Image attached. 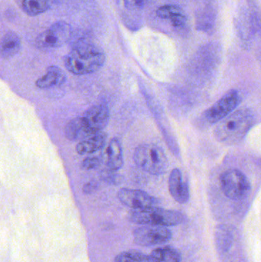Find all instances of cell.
I'll list each match as a JSON object with an SVG mask.
<instances>
[{
    "instance_id": "7",
    "label": "cell",
    "mask_w": 261,
    "mask_h": 262,
    "mask_svg": "<svg viewBox=\"0 0 261 262\" xmlns=\"http://www.w3.org/2000/svg\"><path fill=\"white\" fill-rule=\"evenodd\" d=\"M240 103L239 92L236 90L229 91L205 112V119L209 124H217L232 113Z\"/></svg>"
},
{
    "instance_id": "21",
    "label": "cell",
    "mask_w": 261,
    "mask_h": 262,
    "mask_svg": "<svg viewBox=\"0 0 261 262\" xmlns=\"http://www.w3.org/2000/svg\"><path fill=\"white\" fill-rule=\"evenodd\" d=\"M183 13L182 9L175 5H165L161 6L156 11V15L163 19H173L174 17Z\"/></svg>"
},
{
    "instance_id": "8",
    "label": "cell",
    "mask_w": 261,
    "mask_h": 262,
    "mask_svg": "<svg viewBox=\"0 0 261 262\" xmlns=\"http://www.w3.org/2000/svg\"><path fill=\"white\" fill-rule=\"evenodd\" d=\"M173 237L171 231L167 227L156 226H143L133 232L134 243L144 247L165 244Z\"/></svg>"
},
{
    "instance_id": "18",
    "label": "cell",
    "mask_w": 261,
    "mask_h": 262,
    "mask_svg": "<svg viewBox=\"0 0 261 262\" xmlns=\"http://www.w3.org/2000/svg\"><path fill=\"white\" fill-rule=\"evenodd\" d=\"M233 237L231 229L225 225H219L215 231V240L218 250L222 253L228 252L232 246Z\"/></svg>"
},
{
    "instance_id": "9",
    "label": "cell",
    "mask_w": 261,
    "mask_h": 262,
    "mask_svg": "<svg viewBox=\"0 0 261 262\" xmlns=\"http://www.w3.org/2000/svg\"><path fill=\"white\" fill-rule=\"evenodd\" d=\"M87 132L90 135L101 132L109 124L110 112L104 104L93 106L82 116Z\"/></svg>"
},
{
    "instance_id": "1",
    "label": "cell",
    "mask_w": 261,
    "mask_h": 262,
    "mask_svg": "<svg viewBox=\"0 0 261 262\" xmlns=\"http://www.w3.org/2000/svg\"><path fill=\"white\" fill-rule=\"evenodd\" d=\"M105 61V55L99 48L90 43L80 42L64 58V66L74 75H88L100 70Z\"/></svg>"
},
{
    "instance_id": "3",
    "label": "cell",
    "mask_w": 261,
    "mask_h": 262,
    "mask_svg": "<svg viewBox=\"0 0 261 262\" xmlns=\"http://www.w3.org/2000/svg\"><path fill=\"white\" fill-rule=\"evenodd\" d=\"M130 221L141 226H175L185 221V216L178 211L168 210L162 208H146L133 209L129 214Z\"/></svg>"
},
{
    "instance_id": "22",
    "label": "cell",
    "mask_w": 261,
    "mask_h": 262,
    "mask_svg": "<svg viewBox=\"0 0 261 262\" xmlns=\"http://www.w3.org/2000/svg\"><path fill=\"white\" fill-rule=\"evenodd\" d=\"M101 165V160L97 157H88L84 159L81 163V168L84 169H93L98 168Z\"/></svg>"
},
{
    "instance_id": "16",
    "label": "cell",
    "mask_w": 261,
    "mask_h": 262,
    "mask_svg": "<svg viewBox=\"0 0 261 262\" xmlns=\"http://www.w3.org/2000/svg\"><path fill=\"white\" fill-rule=\"evenodd\" d=\"M64 134H65L66 138L70 141L82 140L90 136L86 128L82 117H78L75 119H72L66 125Z\"/></svg>"
},
{
    "instance_id": "5",
    "label": "cell",
    "mask_w": 261,
    "mask_h": 262,
    "mask_svg": "<svg viewBox=\"0 0 261 262\" xmlns=\"http://www.w3.org/2000/svg\"><path fill=\"white\" fill-rule=\"evenodd\" d=\"M220 184L225 196L231 200H242L251 190L249 180L242 171L237 169L224 172L220 177Z\"/></svg>"
},
{
    "instance_id": "6",
    "label": "cell",
    "mask_w": 261,
    "mask_h": 262,
    "mask_svg": "<svg viewBox=\"0 0 261 262\" xmlns=\"http://www.w3.org/2000/svg\"><path fill=\"white\" fill-rule=\"evenodd\" d=\"M70 35V25L64 21H58L38 35L36 45L40 49H56L65 44Z\"/></svg>"
},
{
    "instance_id": "14",
    "label": "cell",
    "mask_w": 261,
    "mask_h": 262,
    "mask_svg": "<svg viewBox=\"0 0 261 262\" xmlns=\"http://www.w3.org/2000/svg\"><path fill=\"white\" fill-rule=\"evenodd\" d=\"M65 79V75L61 69L56 66H51L48 69L45 75L37 80L35 84L38 89H50L64 84Z\"/></svg>"
},
{
    "instance_id": "10",
    "label": "cell",
    "mask_w": 261,
    "mask_h": 262,
    "mask_svg": "<svg viewBox=\"0 0 261 262\" xmlns=\"http://www.w3.org/2000/svg\"><path fill=\"white\" fill-rule=\"evenodd\" d=\"M117 197L123 204L132 209L153 207L157 203L154 197L138 189H121L118 192Z\"/></svg>"
},
{
    "instance_id": "19",
    "label": "cell",
    "mask_w": 261,
    "mask_h": 262,
    "mask_svg": "<svg viewBox=\"0 0 261 262\" xmlns=\"http://www.w3.org/2000/svg\"><path fill=\"white\" fill-rule=\"evenodd\" d=\"M56 0H23L22 7L28 15L35 16L50 9Z\"/></svg>"
},
{
    "instance_id": "4",
    "label": "cell",
    "mask_w": 261,
    "mask_h": 262,
    "mask_svg": "<svg viewBox=\"0 0 261 262\" xmlns=\"http://www.w3.org/2000/svg\"><path fill=\"white\" fill-rule=\"evenodd\" d=\"M133 158L139 169L152 175L165 173L169 167L167 154L156 145H139L135 149Z\"/></svg>"
},
{
    "instance_id": "11",
    "label": "cell",
    "mask_w": 261,
    "mask_h": 262,
    "mask_svg": "<svg viewBox=\"0 0 261 262\" xmlns=\"http://www.w3.org/2000/svg\"><path fill=\"white\" fill-rule=\"evenodd\" d=\"M169 190L173 198L181 204H185L189 200V186L184 181L180 169H173L169 177Z\"/></svg>"
},
{
    "instance_id": "20",
    "label": "cell",
    "mask_w": 261,
    "mask_h": 262,
    "mask_svg": "<svg viewBox=\"0 0 261 262\" xmlns=\"http://www.w3.org/2000/svg\"><path fill=\"white\" fill-rule=\"evenodd\" d=\"M147 255L136 250L125 251L115 258L114 262H147Z\"/></svg>"
},
{
    "instance_id": "24",
    "label": "cell",
    "mask_w": 261,
    "mask_h": 262,
    "mask_svg": "<svg viewBox=\"0 0 261 262\" xmlns=\"http://www.w3.org/2000/svg\"><path fill=\"white\" fill-rule=\"evenodd\" d=\"M98 188V183L95 182H89V183H86L83 187V192L86 194H90L92 192H94Z\"/></svg>"
},
{
    "instance_id": "13",
    "label": "cell",
    "mask_w": 261,
    "mask_h": 262,
    "mask_svg": "<svg viewBox=\"0 0 261 262\" xmlns=\"http://www.w3.org/2000/svg\"><path fill=\"white\" fill-rule=\"evenodd\" d=\"M106 165L110 170L116 171L124 165L122 146L118 139H112L106 151Z\"/></svg>"
},
{
    "instance_id": "2",
    "label": "cell",
    "mask_w": 261,
    "mask_h": 262,
    "mask_svg": "<svg viewBox=\"0 0 261 262\" xmlns=\"http://www.w3.org/2000/svg\"><path fill=\"white\" fill-rule=\"evenodd\" d=\"M254 115L248 109L232 112L218 122L215 137L218 141L226 144H234L243 140L254 124Z\"/></svg>"
},
{
    "instance_id": "17",
    "label": "cell",
    "mask_w": 261,
    "mask_h": 262,
    "mask_svg": "<svg viewBox=\"0 0 261 262\" xmlns=\"http://www.w3.org/2000/svg\"><path fill=\"white\" fill-rule=\"evenodd\" d=\"M180 253L174 248L161 247L153 250L147 255V262H180Z\"/></svg>"
},
{
    "instance_id": "12",
    "label": "cell",
    "mask_w": 261,
    "mask_h": 262,
    "mask_svg": "<svg viewBox=\"0 0 261 262\" xmlns=\"http://www.w3.org/2000/svg\"><path fill=\"white\" fill-rule=\"evenodd\" d=\"M107 141V134L101 132L86 137L77 144L76 151L80 155L93 154L104 147Z\"/></svg>"
},
{
    "instance_id": "23",
    "label": "cell",
    "mask_w": 261,
    "mask_h": 262,
    "mask_svg": "<svg viewBox=\"0 0 261 262\" xmlns=\"http://www.w3.org/2000/svg\"><path fill=\"white\" fill-rule=\"evenodd\" d=\"M126 7L130 9H140L145 5L146 0H124Z\"/></svg>"
},
{
    "instance_id": "15",
    "label": "cell",
    "mask_w": 261,
    "mask_h": 262,
    "mask_svg": "<svg viewBox=\"0 0 261 262\" xmlns=\"http://www.w3.org/2000/svg\"><path fill=\"white\" fill-rule=\"evenodd\" d=\"M21 49V40L14 32L6 34L0 40V57L9 58L15 56Z\"/></svg>"
}]
</instances>
